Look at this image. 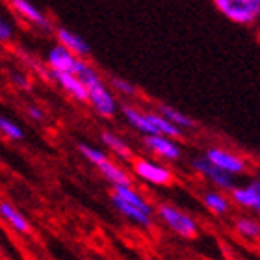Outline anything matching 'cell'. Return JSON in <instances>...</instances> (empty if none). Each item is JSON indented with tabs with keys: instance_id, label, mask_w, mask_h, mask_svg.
<instances>
[{
	"instance_id": "6da1fadb",
	"label": "cell",
	"mask_w": 260,
	"mask_h": 260,
	"mask_svg": "<svg viewBox=\"0 0 260 260\" xmlns=\"http://www.w3.org/2000/svg\"><path fill=\"white\" fill-rule=\"evenodd\" d=\"M76 76H80L82 82L87 87V103L91 104V108L97 112L101 117H114L117 114V101H115L114 93L110 91V87L101 80L97 71L87 63L86 58H82L78 67L75 71Z\"/></svg>"
},
{
	"instance_id": "7a4b0ae2",
	"label": "cell",
	"mask_w": 260,
	"mask_h": 260,
	"mask_svg": "<svg viewBox=\"0 0 260 260\" xmlns=\"http://www.w3.org/2000/svg\"><path fill=\"white\" fill-rule=\"evenodd\" d=\"M212 4L234 24L251 26V24L258 22L255 0H212Z\"/></svg>"
},
{
	"instance_id": "3957f363",
	"label": "cell",
	"mask_w": 260,
	"mask_h": 260,
	"mask_svg": "<svg viewBox=\"0 0 260 260\" xmlns=\"http://www.w3.org/2000/svg\"><path fill=\"white\" fill-rule=\"evenodd\" d=\"M156 212L158 216H160V219L166 223V227L169 231H173L175 234H179V236L188 240L197 236L199 227H197L195 219L191 216H188V214H184L180 208H177L173 205H160L156 208Z\"/></svg>"
},
{
	"instance_id": "277c9868",
	"label": "cell",
	"mask_w": 260,
	"mask_h": 260,
	"mask_svg": "<svg viewBox=\"0 0 260 260\" xmlns=\"http://www.w3.org/2000/svg\"><path fill=\"white\" fill-rule=\"evenodd\" d=\"M132 171L138 179L154 186H169L173 182V171L168 166L147 158H132Z\"/></svg>"
},
{
	"instance_id": "5b68a950",
	"label": "cell",
	"mask_w": 260,
	"mask_h": 260,
	"mask_svg": "<svg viewBox=\"0 0 260 260\" xmlns=\"http://www.w3.org/2000/svg\"><path fill=\"white\" fill-rule=\"evenodd\" d=\"M191 166H193V169L203 177V179H206L210 184L216 186L217 190L231 191L234 188V175L227 173V171L219 169L217 166H214L206 156L195 158Z\"/></svg>"
},
{
	"instance_id": "8992f818",
	"label": "cell",
	"mask_w": 260,
	"mask_h": 260,
	"mask_svg": "<svg viewBox=\"0 0 260 260\" xmlns=\"http://www.w3.org/2000/svg\"><path fill=\"white\" fill-rule=\"evenodd\" d=\"M143 145L147 147V151L152 152L154 156L168 160V162H175L182 156V149L175 140H171L169 136L162 134H147L143 136Z\"/></svg>"
},
{
	"instance_id": "52a82bcc",
	"label": "cell",
	"mask_w": 260,
	"mask_h": 260,
	"mask_svg": "<svg viewBox=\"0 0 260 260\" xmlns=\"http://www.w3.org/2000/svg\"><path fill=\"white\" fill-rule=\"evenodd\" d=\"M205 156L208 158L214 166H217V168L223 169V171H227V173L234 175V177L240 173H244L245 168H247L245 160L240 156V154H236V152H233V151H227V149H223V147H210V149L205 152Z\"/></svg>"
},
{
	"instance_id": "ba28073f",
	"label": "cell",
	"mask_w": 260,
	"mask_h": 260,
	"mask_svg": "<svg viewBox=\"0 0 260 260\" xmlns=\"http://www.w3.org/2000/svg\"><path fill=\"white\" fill-rule=\"evenodd\" d=\"M49 78L54 80L56 84L73 99L80 101V103H87V87H86V84L82 82L80 76H76L75 73L49 69Z\"/></svg>"
},
{
	"instance_id": "9c48e42d",
	"label": "cell",
	"mask_w": 260,
	"mask_h": 260,
	"mask_svg": "<svg viewBox=\"0 0 260 260\" xmlns=\"http://www.w3.org/2000/svg\"><path fill=\"white\" fill-rule=\"evenodd\" d=\"M229 193L231 203L245 210H255L260 216V180H251L247 186H234Z\"/></svg>"
},
{
	"instance_id": "30bf717a",
	"label": "cell",
	"mask_w": 260,
	"mask_h": 260,
	"mask_svg": "<svg viewBox=\"0 0 260 260\" xmlns=\"http://www.w3.org/2000/svg\"><path fill=\"white\" fill-rule=\"evenodd\" d=\"M112 203H114L115 210L119 212L123 217H126L128 221L136 223L140 227H151L152 225V216H154L152 210H145V208H141L138 205H132V203L121 199V197H117L114 193H112Z\"/></svg>"
},
{
	"instance_id": "8fae6325",
	"label": "cell",
	"mask_w": 260,
	"mask_h": 260,
	"mask_svg": "<svg viewBox=\"0 0 260 260\" xmlns=\"http://www.w3.org/2000/svg\"><path fill=\"white\" fill-rule=\"evenodd\" d=\"M82 58L73 54L69 49H65L63 45H56L49 50L47 54V65L52 71H65V73H75Z\"/></svg>"
},
{
	"instance_id": "7c38bea8",
	"label": "cell",
	"mask_w": 260,
	"mask_h": 260,
	"mask_svg": "<svg viewBox=\"0 0 260 260\" xmlns=\"http://www.w3.org/2000/svg\"><path fill=\"white\" fill-rule=\"evenodd\" d=\"M10 4L24 21L41 28V30H50V21L47 19V15L39 8H36L30 0H10Z\"/></svg>"
},
{
	"instance_id": "4fadbf2b",
	"label": "cell",
	"mask_w": 260,
	"mask_h": 260,
	"mask_svg": "<svg viewBox=\"0 0 260 260\" xmlns=\"http://www.w3.org/2000/svg\"><path fill=\"white\" fill-rule=\"evenodd\" d=\"M0 217L19 234H30V231H32L30 221L24 217V214L17 210L15 206L8 201H0Z\"/></svg>"
},
{
	"instance_id": "5bb4252c",
	"label": "cell",
	"mask_w": 260,
	"mask_h": 260,
	"mask_svg": "<svg viewBox=\"0 0 260 260\" xmlns=\"http://www.w3.org/2000/svg\"><path fill=\"white\" fill-rule=\"evenodd\" d=\"M56 38H58V43L63 45L65 49H69L78 58H87L89 52H91L89 45L86 43V39H82L78 34L71 32L67 28H58L56 30Z\"/></svg>"
},
{
	"instance_id": "9a60e30c",
	"label": "cell",
	"mask_w": 260,
	"mask_h": 260,
	"mask_svg": "<svg viewBox=\"0 0 260 260\" xmlns=\"http://www.w3.org/2000/svg\"><path fill=\"white\" fill-rule=\"evenodd\" d=\"M95 168L101 171V175H103L104 179L108 180L112 186H123V184H132L130 182V177L128 173H126L125 169L121 168L119 164L112 162L110 158H104L103 162L97 164Z\"/></svg>"
},
{
	"instance_id": "2e32d148",
	"label": "cell",
	"mask_w": 260,
	"mask_h": 260,
	"mask_svg": "<svg viewBox=\"0 0 260 260\" xmlns=\"http://www.w3.org/2000/svg\"><path fill=\"white\" fill-rule=\"evenodd\" d=\"M203 205L214 216H225L231 210V197L223 193V190H212L203 195Z\"/></svg>"
},
{
	"instance_id": "e0dca14e",
	"label": "cell",
	"mask_w": 260,
	"mask_h": 260,
	"mask_svg": "<svg viewBox=\"0 0 260 260\" xmlns=\"http://www.w3.org/2000/svg\"><path fill=\"white\" fill-rule=\"evenodd\" d=\"M101 140H103V143L106 145V149H108L110 152H114L115 156L121 158V160H132L134 158V152H132V149H130V145L126 143L121 136H117L115 132H103L101 134Z\"/></svg>"
},
{
	"instance_id": "ac0fdd59",
	"label": "cell",
	"mask_w": 260,
	"mask_h": 260,
	"mask_svg": "<svg viewBox=\"0 0 260 260\" xmlns=\"http://www.w3.org/2000/svg\"><path fill=\"white\" fill-rule=\"evenodd\" d=\"M158 112L166 117V119H169L173 125H177L180 130H186V128H193V126H197V123H195L193 119H191L190 115L182 114V112H179V110L171 108V106H168V104H160L158 106Z\"/></svg>"
},
{
	"instance_id": "d6986e66",
	"label": "cell",
	"mask_w": 260,
	"mask_h": 260,
	"mask_svg": "<svg viewBox=\"0 0 260 260\" xmlns=\"http://www.w3.org/2000/svg\"><path fill=\"white\" fill-rule=\"evenodd\" d=\"M234 229L242 238L249 240V242L260 240V223L253 217H238L234 221Z\"/></svg>"
},
{
	"instance_id": "ffe728a7",
	"label": "cell",
	"mask_w": 260,
	"mask_h": 260,
	"mask_svg": "<svg viewBox=\"0 0 260 260\" xmlns=\"http://www.w3.org/2000/svg\"><path fill=\"white\" fill-rule=\"evenodd\" d=\"M0 132L8 138V140H22L24 138V130L19 126V123L8 119V117H0Z\"/></svg>"
},
{
	"instance_id": "44dd1931",
	"label": "cell",
	"mask_w": 260,
	"mask_h": 260,
	"mask_svg": "<svg viewBox=\"0 0 260 260\" xmlns=\"http://www.w3.org/2000/svg\"><path fill=\"white\" fill-rule=\"evenodd\" d=\"M78 151H80L82 156L86 158L89 164H93V166H97V164L103 162L104 158H108V154L104 151H101V149H97V147H93V145H87V143H80V145H78Z\"/></svg>"
},
{
	"instance_id": "7402d4cb",
	"label": "cell",
	"mask_w": 260,
	"mask_h": 260,
	"mask_svg": "<svg viewBox=\"0 0 260 260\" xmlns=\"http://www.w3.org/2000/svg\"><path fill=\"white\" fill-rule=\"evenodd\" d=\"M112 86H114L115 93H119L123 97H136L138 95V87L134 84H130L128 80H125V78H114Z\"/></svg>"
},
{
	"instance_id": "603a6c76",
	"label": "cell",
	"mask_w": 260,
	"mask_h": 260,
	"mask_svg": "<svg viewBox=\"0 0 260 260\" xmlns=\"http://www.w3.org/2000/svg\"><path fill=\"white\" fill-rule=\"evenodd\" d=\"M13 38V26L0 17V41H10Z\"/></svg>"
},
{
	"instance_id": "cb8c5ba5",
	"label": "cell",
	"mask_w": 260,
	"mask_h": 260,
	"mask_svg": "<svg viewBox=\"0 0 260 260\" xmlns=\"http://www.w3.org/2000/svg\"><path fill=\"white\" fill-rule=\"evenodd\" d=\"M11 80H13V84H17L19 87H22V89H28V87H30V82H28L26 76L19 75V73H13V75H11Z\"/></svg>"
},
{
	"instance_id": "d4e9b609",
	"label": "cell",
	"mask_w": 260,
	"mask_h": 260,
	"mask_svg": "<svg viewBox=\"0 0 260 260\" xmlns=\"http://www.w3.org/2000/svg\"><path fill=\"white\" fill-rule=\"evenodd\" d=\"M28 115H30L34 121H43L45 119V112L39 108V106H28Z\"/></svg>"
},
{
	"instance_id": "484cf974",
	"label": "cell",
	"mask_w": 260,
	"mask_h": 260,
	"mask_svg": "<svg viewBox=\"0 0 260 260\" xmlns=\"http://www.w3.org/2000/svg\"><path fill=\"white\" fill-rule=\"evenodd\" d=\"M255 8H256V15H258V21H260V0H255Z\"/></svg>"
},
{
	"instance_id": "4316f807",
	"label": "cell",
	"mask_w": 260,
	"mask_h": 260,
	"mask_svg": "<svg viewBox=\"0 0 260 260\" xmlns=\"http://www.w3.org/2000/svg\"><path fill=\"white\" fill-rule=\"evenodd\" d=\"M0 249H2V247H0Z\"/></svg>"
}]
</instances>
